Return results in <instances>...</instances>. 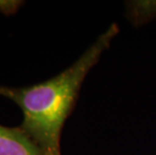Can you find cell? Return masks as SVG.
I'll list each match as a JSON object with an SVG mask.
<instances>
[{
	"instance_id": "obj_1",
	"label": "cell",
	"mask_w": 156,
	"mask_h": 155,
	"mask_svg": "<svg viewBox=\"0 0 156 155\" xmlns=\"http://www.w3.org/2000/svg\"><path fill=\"white\" fill-rule=\"evenodd\" d=\"M118 33L119 25L114 22L77 62L48 81L22 88L0 86V95L22 110L19 127L49 155H62V127L75 109L83 82Z\"/></svg>"
},
{
	"instance_id": "obj_2",
	"label": "cell",
	"mask_w": 156,
	"mask_h": 155,
	"mask_svg": "<svg viewBox=\"0 0 156 155\" xmlns=\"http://www.w3.org/2000/svg\"><path fill=\"white\" fill-rule=\"evenodd\" d=\"M0 155H49L20 127L0 125Z\"/></svg>"
}]
</instances>
